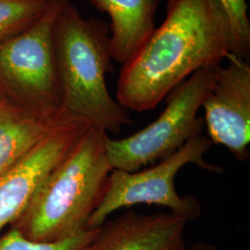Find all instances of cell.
I'll use <instances>...</instances> for the list:
<instances>
[{
    "mask_svg": "<svg viewBox=\"0 0 250 250\" xmlns=\"http://www.w3.org/2000/svg\"><path fill=\"white\" fill-rule=\"evenodd\" d=\"M229 20L219 0H169L166 18L123 64L117 102L151 110L197 70L231 52Z\"/></svg>",
    "mask_w": 250,
    "mask_h": 250,
    "instance_id": "obj_1",
    "label": "cell"
},
{
    "mask_svg": "<svg viewBox=\"0 0 250 250\" xmlns=\"http://www.w3.org/2000/svg\"><path fill=\"white\" fill-rule=\"evenodd\" d=\"M52 40L63 114L107 134H118L133 125V119L107 89L112 53L107 23L83 18L71 0H64L54 21Z\"/></svg>",
    "mask_w": 250,
    "mask_h": 250,
    "instance_id": "obj_2",
    "label": "cell"
},
{
    "mask_svg": "<svg viewBox=\"0 0 250 250\" xmlns=\"http://www.w3.org/2000/svg\"><path fill=\"white\" fill-rule=\"evenodd\" d=\"M107 133L90 125L10 225L36 242H57L86 229L112 168Z\"/></svg>",
    "mask_w": 250,
    "mask_h": 250,
    "instance_id": "obj_3",
    "label": "cell"
},
{
    "mask_svg": "<svg viewBox=\"0 0 250 250\" xmlns=\"http://www.w3.org/2000/svg\"><path fill=\"white\" fill-rule=\"evenodd\" d=\"M64 0H48L41 16L24 31L0 42V94L37 115L62 114L52 31Z\"/></svg>",
    "mask_w": 250,
    "mask_h": 250,
    "instance_id": "obj_4",
    "label": "cell"
},
{
    "mask_svg": "<svg viewBox=\"0 0 250 250\" xmlns=\"http://www.w3.org/2000/svg\"><path fill=\"white\" fill-rule=\"evenodd\" d=\"M222 66L203 67L184 81L168 97L167 106L152 124L122 139H107L112 170L133 172L168 158L202 134L204 122L197 115Z\"/></svg>",
    "mask_w": 250,
    "mask_h": 250,
    "instance_id": "obj_5",
    "label": "cell"
},
{
    "mask_svg": "<svg viewBox=\"0 0 250 250\" xmlns=\"http://www.w3.org/2000/svg\"><path fill=\"white\" fill-rule=\"evenodd\" d=\"M211 146L209 138L200 134L151 168L133 172L111 170L102 198L85 228L97 229L109 215L138 204L165 207L188 222L197 220L202 213L200 202L192 195L180 196L174 181L180 170L187 165H195L208 172H224L223 168L204 159Z\"/></svg>",
    "mask_w": 250,
    "mask_h": 250,
    "instance_id": "obj_6",
    "label": "cell"
},
{
    "mask_svg": "<svg viewBox=\"0 0 250 250\" xmlns=\"http://www.w3.org/2000/svg\"><path fill=\"white\" fill-rule=\"evenodd\" d=\"M90 125L64 117L31 151L0 175V236L24 213L45 179Z\"/></svg>",
    "mask_w": 250,
    "mask_h": 250,
    "instance_id": "obj_7",
    "label": "cell"
},
{
    "mask_svg": "<svg viewBox=\"0 0 250 250\" xmlns=\"http://www.w3.org/2000/svg\"><path fill=\"white\" fill-rule=\"evenodd\" d=\"M202 104L208 137L239 161L250 158V62L229 53Z\"/></svg>",
    "mask_w": 250,
    "mask_h": 250,
    "instance_id": "obj_8",
    "label": "cell"
},
{
    "mask_svg": "<svg viewBox=\"0 0 250 250\" xmlns=\"http://www.w3.org/2000/svg\"><path fill=\"white\" fill-rule=\"evenodd\" d=\"M188 223L171 212L129 210L106 221L83 250H189L185 239Z\"/></svg>",
    "mask_w": 250,
    "mask_h": 250,
    "instance_id": "obj_9",
    "label": "cell"
},
{
    "mask_svg": "<svg viewBox=\"0 0 250 250\" xmlns=\"http://www.w3.org/2000/svg\"><path fill=\"white\" fill-rule=\"evenodd\" d=\"M110 18L112 60L126 62L155 29L160 0H88Z\"/></svg>",
    "mask_w": 250,
    "mask_h": 250,
    "instance_id": "obj_10",
    "label": "cell"
},
{
    "mask_svg": "<svg viewBox=\"0 0 250 250\" xmlns=\"http://www.w3.org/2000/svg\"><path fill=\"white\" fill-rule=\"evenodd\" d=\"M66 115H37L5 100L0 106V175L31 151Z\"/></svg>",
    "mask_w": 250,
    "mask_h": 250,
    "instance_id": "obj_11",
    "label": "cell"
},
{
    "mask_svg": "<svg viewBox=\"0 0 250 250\" xmlns=\"http://www.w3.org/2000/svg\"><path fill=\"white\" fill-rule=\"evenodd\" d=\"M48 0H0V42L24 31L44 12Z\"/></svg>",
    "mask_w": 250,
    "mask_h": 250,
    "instance_id": "obj_12",
    "label": "cell"
},
{
    "mask_svg": "<svg viewBox=\"0 0 250 250\" xmlns=\"http://www.w3.org/2000/svg\"><path fill=\"white\" fill-rule=\"evenodd\" d=\"M98 230L83 229L61 241L36 242L9 227L0 236V250H83L96 236Z\"/></svg>",
    "mask_w": 250,
    "mask_h": 250,
    "instance_id": "obj_13",
    "label": "cell"
},
{
    "mask_svg": "<svg viewBox=\"0 0 250 250\" xmlns=\"http://www.w3.org/2000/svg\"><path fill=\"white\" fill-rule=\"evenodd\" d=\"M229 20L231 31V52L250 62V21L247 0H219Z\"/></svg>",
    "mask_w": 250,
    "mask_h": 250,
    "instance_id": "obj_14",
    "label": "cell"
},
{
    "mask_svg": "<svg viewBox=\"0 0 250 250\" xmlns=\"http://www.w3.org/2000/svg\"><path fill=\"white\" fill-rule=\"evenodd\" d=\"M189 250H218V249L213 244L207 243V242H200V243L195 244Z\"/></svg>",
    "mask_w": 250,
    "mask_h": 250,
    "instance_id": "obj_15",
    "label": "cell"
},
{
    "mask_svg": "<svg viewBox=\"0 0 250 250\" xmlns=\"http://www.w3.org/2000/svg\"><path fill=\"white\" fill-rule=\"evenodd\" d=\"M5 100H6V99H4V98H3V96L0 94V106L3 104V102H4Z\"/></svg>",
    "mask_w": 250,
    "mask_h": 250,
    "instance_id": "obj_16",
    "label": "cell"
}]
</instances>
